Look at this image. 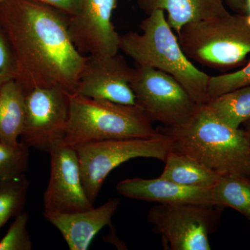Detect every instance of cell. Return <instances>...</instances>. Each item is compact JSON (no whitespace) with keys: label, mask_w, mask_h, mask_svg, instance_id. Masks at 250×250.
I'll use <instances>...</instances> for the list:
<instances>
[{"label":"cell","mask_w":250,"mask_h":250,"mask_svg":"<svg viewBox=\"0 0 250 250\" xmlns=\"http://www.w3.org/2000/svg\"><path fill=\"white\" fill-rule=\"evenodd\" d=\"M117 4L118 0H82L78 14L67 16L70 37L81 53L93 57L118 53L121 35L112 22Z\"/></svg>","instance_id":"cell-11"},{"label":"cell","mask_w":250,"mask_h":250,"mask_svg":"<svg viewBox=\"0 0 250 250\" xmlns=\"http://www.w3.org/2000/svg\"><path fill=\"white\" fill-rule=\"evenodd\" d=\"M250 85V59L236 71L210 77L208 94L210 100L228 92Z\"/></svg>","instance_id":"cell-22"},{"label":"cell","mask_w":250,"mask_h":250,"mask_svg":"<svg viewBox=\"0 0 250 250\" xmlns=\"http://www.w3.org/2000/svg\"><path fill=\"white\" fill-rule=\"evenodd\" d=\"M140 9L148 14L154 9L167 13L166 18L172 30L178 34L190 23L225 17L230 14L223 0H137Z\"/></svg>","instance_id":"cell-15"},{"label":"cell","mask_w":250,"mask_h":250,"mask_svg":"<svg viewBox=\"0 0 250 250\" xmlns=\"http://www.w3.org/2000/svg\"><path fill=\"white\" fill-rule=\"evenodd\" d=\"M229 7L233 10L236 14H248V8L246 0H223Z\"/></svg>","instance_id":"cell-26"},{"label":"cell","mask_w":250,"mask_h":250,"mask_svg":"<svg viewBox=\"0 0 250 250\" xmlns=\"http://www.w3.org/2000/svg\"><path fill=\"white\" fill-rule=\"evenodd\" d=\"M62 11L67 16L78 14L82 0H34Z\"/></svg>","instance_id":"cell-25"},{"label":"cell","mask_w":250,"mask_h":250,"mask_svg":"<svg viewBox=\"0 0 250 250\" xmlns=\"http://www.w3.org/2000/svg\"><path fill=\"white\" fill-rule=\"evenodd\" d=\"M29 147L20 141L16 146L0 142V182L16 178L27 170Z\"/></svg>","instance_id":"cell-21"},{"label":"cell","mask_w":250,"mask_h":250,"mask_svg":"<svg viewBox=\"0 0 250 250\" xmlns=\"http://www.w3.org/2000/svg\"><path fill=\"white\" fill-rule=\"evenodd\" d=\"M65 15L34 0L0 4V26L16 62L15 81L25 95L35 88L76 90L88 57L72 42Z\"/></svg>","instance_id":"cell-1"},{"label":"cell","mask_w":250,"mask_h":250,"mask_svg":"<svg viewBox=\"0 0 250 250\" xmlns=\"http://www.w3.org/2000/svg\"><path fill=\"white\" fill-rule=\"evenodd\" d=\"M147 15L140 24L141 34L130 31L121 36L120 49L136 65L152 67L173 77L199 104L208 103L210 76L184 54L164 11L154 9Z\"/></svg>","instance_id":"cell-3"},{"label":"cell","mask_w":250,"mask_h":250,"mask_svg":"<svg viewBox=\"0 0 250 250\" xmlns=\"http://www.w3.org/2000/svg\"><path fill=\"white\" fill-rule=\"evenodd\" d=\"M221 206L159 204L148 212L153 231L172 250H210L209 234L216 229Z\"/></svg>","instance_id":"cell-7"},{"label":"cell","mask_w":250,"mask_h":250,"mask_svg":"<svg viewBox=\"0 0 250 250\" xmlns=\"http://www.w3.org/2000/svg\"><path fill=\"white\" fill-rule=\"evenodd\" d=\"M165 163L160 177L186 187L211 188L220 178V174L181 153L170 151Z\"/></svg>","instance_id":"cell-17"},{"label":"cell","mask_w":250,"mask_h":250,"mask_svg":"<svg viewBox=\"0 0 250 250\" xmlns=\"http://www.w3.org/2000/svg\"><path fill=\"white\" fill-rule=\"evenodd\" d=\"M214 205L230 207L243 215L250 210V178L236 173L220 174L211 189Z\"/></svg>","instance_id":"cell-18"},{"label":"cell","mask_w":250,"mask_h":250,"mask_svg":"<svg viewBox=\"0 0 250 250\" xmlns=\"http://www.w3.org/2000/svg\"><path fill=\"white\" fill-rule=\"evenodd\" d=\"M246 217L247 218L249 219V220H250V211L248 212V214L246 215Z\"/></svg>","instance_id":"cell-29"},{"label":"cell","mask_w":250,"mask_h":250,"mask_svg":"<svg viewBox=\"0 0 250 250\" xmlns=\"http://www.w3.org/2000/svg\"><path fill=\"white\" fill-rule=\"evenodd\" d=\"M16 69L14 55L9 39L0 26V86L15 80Z\"/></svg>","instance_id":"cell-24"},{"label":"cell","mask_w":250,"mask_h":250,"mask_svg":"<svg viewBox=\"0 0 250 250\" xmlns=\"http://www.w3.org/2000/svg\"><path fill=\"white\" fill-rule=\"evenodd\" d=\"M242 126H243L242 129L243 130L245 134H246L247 139H248L250 144V119L246 121Z\"/></svg>","instance_id":"cell-27"},{"label":"cell","mask_w":250,"mask_h":250,"mask_svg":"<svg viewBox=\"0 0 250 250\" xmlns=\"http://www.w3.org/2000/svg\"><path fill=\"white\" fill-rule=\"evenodd\" d=\"M130 85L136 106L165 126L187 125L202 106L173 77L152 67L136 65Z\"/></svg>","instance_id":"cell-8"},{"label":"cell","mask_w":250,"mask_h":250,"mask_svg":"<svg viewBox=\"0 0 250 250\" xmlns=\"http://www.w3.org/2000/svg\"><path fill=\"white\" fill-rule=\"evenodd\" d=\"M27 212L22 211L15 218L7 233L0 241V250H31L33 243L28 232Z\"/></svg>","instance_id":"cell-23"},{"label":"cell","mask_w":250,"mask_h":250,"mask_svg":"<svg viewBox=\"0 0 250 250\" xmlns=\"http://www.w3.org/2000/svg\"><path fill=\"white\" fill-rule=\"evenodd\" d=\"M156 129L168 139L172 152L190 156L219 174L250 178V144L246 134L220 121L207 105L184 126Z\"/></svg>","instance_id":"cell-2"},{"label":"cell","mask_w":250,"mask_h":250,"mask_svg":"<svg viewBox=\"0 0 250 250\" xmlns=\"http://www.w3.org/2000/svg\"><path fill=\"white\" fill-rule=\"evenodd\" d=\"M4 1V0H0V4H1V3H2L3 1Z\"/></svg>","instance_id":"cell-30"},{"label":"cell","mask_w":250,"mask_h":250,"mask_svg":"<svg viewBox=\"0 0 250 250\" xmlns=\"http://www.w3.org/2000/svg\"><path fill=\"white\" fill-rule=\"evenodd\" d=\"M25 94L15 80L0 86V142L17 146L25 121Z\"/></svg>","instance_id":"cell-16"},{"label":"cell","mask_w":250,"mask_h":250,"mask_svg":"<svg viewBox=\"0 0 250 250\" xmlns=\"http://www.w3.org/2000/svg\"><path fill=\"white\" fill-rule=\"evenodd\" d=\"M29 182L24 174L0 182V229L24 211Z\"/></svg>","instance_id":"cell-20"},{"label":"cell","mask_w":250,"mask_h":250,"mask_svg":"<svg viewBox=\"0 0 250 250\" xmlns=\"http://www.w3.org/2000/svg\"><path fill=\"white\" fill-rule=\"evenodd\" d=\"M247 5L248 8V14L250 15V0H246Z\"/></svg>","instance_id":"cell-28"},{"label":"cell","mask_w":250,"mask_h":250,"mask_svg":"<svg viewBox=\"0 0 250 250\" xmlns=\"http://www.w3.org/2000/svg\"><path fill=\"white\" fill-rule=\"evenodd\" d=\"M177 35L182 50L190 59L221 72L244 66L250 54V15L190 23Z\"/></svg>","instance_id":"cell-5"},{"label":"cell","mask_w":250,"mask_h":250,"mask_svg":"<svg viewBox=\"0 0 250 250\" xmlns=\"http://www.w3.org/2000/svg\"><path fill=\"white\" fill-rule=\"evenodd\" d=\"M211 189L186 187L160 177L126 179L116 186L117 192L127 198L159 204L213 205Z\"/></svg>","instance_id":"cell-13"},{"label":"cell","mask_w":250,"mask_h":250,"mask_svg":"<svg viewBox=\"0 0 250 250\" xmlns=\"http://www.w3.org/2000/svg\"><path fill=\"white\" fill-rule=\"evenodd\" d=\"M49 183L43 196V215L72 213L94 207L87 197L76 149L62 142L49 152Z\"/></svg>","instance_id":"cell-10"},{"label":"cell","mask_w":250,"mask_h":250,"mask_svg":"<svg viewBox=\"0 0 250 250\" xmlns=\"http://www.w3.org/2000/svg\"><path fill=\"white\" fill-rule=\"evenodd\" d=\"M69 116L62 142L75 147L86 143L127 139H150L160 133L136 105L95 100L67 93Z\"/></svg>","instance_id":"cell-4"},{"label":"cell","mask_w":250,"mask_h":250,"mask_svg":"<svg viewBox=\"0 0 250 250\" xmlns=\"http://www.w3.org/2000/svg\"><path fill=\"white\" fill-rule=\"evenodd\" d=\"M134 72L135 68L118 54L88 57L74 93L121 104L136 105L130 85Z\"/></svg>","instance_id":"cell-12"},{"label":"cell","mask_w":250,"mask_h":250,"mask_svg":"<svg viewBox=\"0 0 250 250\" xmlns=\"http://www.w3.org/2000/svg\"><path fill=\"white\" fill-rule=\"evenodd\" d=\"M67 93L58 88H35L25 95V121L21 142L48 153L62 142L69 116Z\"/></svg>","instance_id":"cell-9"},{"label":"cell","mask_w":250,"mask_h":250,"mask_svg":"<svg viewBox=\"0 0 250 250\" xmlns=\"http://www.w3.org/2000/svg\"><path fill=\"white\" fill-rule=\"evenodd\" d=\"M74 147L80 161L83 188L93 205L105 179L117 167L136 158H152L165 162L170 152V141L161 133L150 139L107 140Z\"/></svg>","instance_id":"cell-6"},{"label":"cell","mask_w":250,"mask_h":250,"mask_svg":"<svg viewBox=\"0 0 250 250\" xmlns=\"http://www.w3.org/2000/svg\"><path fill=\"white\" fill-rule=\"evenodd\" d=\"M205 104L220 121L239 129L250 119V85L223 94Z\"/></svg>","instance_id":"cell-19"},{"label":"cell","mask_w":250,"mask_h":250,"mask_svg":"<svg viewBox=\"0 0 250 250\" xmlns=\"http://www.w3.org/2000/svg\"><path fill=\"white\" fill-rule=\"evenodd\" d=\"M119 204V199H110L98 208L44 217L60 231L69 249L86 250L97 233L104 227L111 225Z\"/></svg>","instance_id":"cell-14"}]
</instances>
